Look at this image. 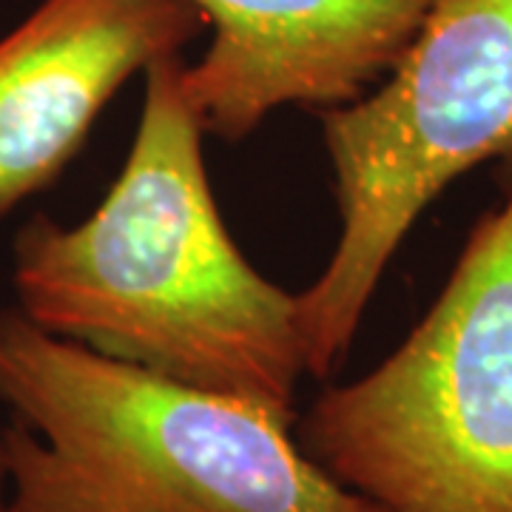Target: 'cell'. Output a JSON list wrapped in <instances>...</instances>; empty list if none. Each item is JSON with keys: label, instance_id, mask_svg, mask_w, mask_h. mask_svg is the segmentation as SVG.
<instances>
[{"label": "cell", "instance_id": "cell-1", "mask_svg": "<svg viewBox=\"0 0 512 512\" xmlns=\"http://www.w3.org/2000/svg\"><path fill=\"white\" fill-rule=\"evenodd\" d=\"M183 69L168 55L143 72L131 151L86 220L20 225L15 308L52 336L293 424L308 376L299 293L259 274L228 234Z\"/></svg>", "mask_w": 512, "mask_h": 512}, {"label": "cell", "instance_id": "cell-2", "mask_svg": "<svg viewBox=\"0 0 512 512\" xmlns=\"http://www.w3.org/2000/svg\"><path fill=\"white\" fill-rule=\"evenodd\" d=\"M3 512H359L291 421L0 311Z\"/></svg>", "mask_w": 512, "mask_h": 512}, {"label": "cell", "instance_id": "cell-3", "mask_svg": "<svg viewBox=\"0 0 512 512\" xmlns=\"http://www.w3.org/2000/svg\"><path fill=\"white\" fill-rule=\"evenodd\" d=\"M302 453L379 512H512V191L416 328L296 416Z\"/></svg>", "mask_w": 512, "mask_h": 512}, {"label": "cell", "instance_id": "cell-4", "mask_svg": "<svg viewBox=\"0 0 512 512\" xmlns=\"http://www.w3.org/2000/svg\"><path fill=\"white\" fill-rule=\"evenodd\" d=\"M322 117L339 239L299 293L313 379H330L390 259L447 185L493 163L512 191V0H430L396 66Z\"/></svg>", "mask_w": 512, "mask_h": 512}, {"label": "cell", "instance_id": "cell-5", "mask_svg": "<svg viewBox=\"0 0 512 512\" xmlns=\"http://www.w3.org/2000/svg\"><path fill=\"white\" fill-rule=\"evenodd\" d=\"M205 26L188 0H40L0 37V225L69 168L126 80Z\"/></svg>", "mask_w": 512, "mask_h": 512}, {"label": "cell", "instance_id": "cell-6", "mask_svg": "<svg viewBox=\"0 0 512 512\" xmlns=\"http://www.w3.org/2000/svg\"><path fill=\"white\" fill-rule=\"evenodd\" d=\"M214 37L183 69L202 131L245 140L274 111L342 109L396 66L430 0H188Z\"/></svg>", "mask_w": 512, "mask_h": 512}, {"label": "cell", "instance_id": "cell-7", "mask_svg": "<svg viewBox=\"0 0 512 512\" xmlns=\"http://www.w3.org/2000/svg\"><path fill=\"white\" fill-rule=\"evenodd\" d=\"M6 504V456H3V427H0V512Z\"/></svg>", "mask_w": 512, "mask_h": 512}, {"label": "cell", "instance_id": "cell-8", "mask_svg": "<svg viewBox=\"0 0 512 512\" xmlns=\"http://www.w3.org/2000/svg\"><path fill=\"white\" fill-rule=\"evenodd\" d=\"M359 512H379V510H373V507H367L365 501H362V510H359Z\"/></svg>", "mask_w": 512, "mask_h": 512}]
</instances>
